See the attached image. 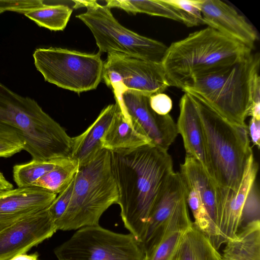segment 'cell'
<instances>
[{
    "mask_svg": "<svg viewBox=\"0 0 260 260\" xmlns=\"http://www.w3.org/2000/svg\"><path fill=\"white\" fill-rule=\"evenodd\" d=\"M54 252L58 260H142L144 254L141 243L131 233L100 225L77 230Z\"/></svg>",
    "mask_w": 260,
    "mask_h": 260,
    "instance_id": "9",
    "label": "cell"
},
{
    "mask_svg": "<svg viewBox=\"0 0 260 260\" xmlns=\"http://www.w3.org/2000/svg\"><path fill=\"white\" fill-rule=\"evenodd\" d=\"M106 6L116 8L133 14L145 13L152 16L170 19L183 23L180 14L164 0H107Z\"/></svg>",
    "mask_w": 260,
    "mask_h": 260,
    "instance_id": "24",
    "label": "cell"
},
{
    "mask_svg": "<svg viewBox=\"0 0 260 260\" xmlns=\"http://www.w3.org/2000/svg\"><path fill=\"white\" fill-rule=\"evenodd\" d=\"M179 110L176 126L178 134L182 138L186 155L197 160L213 179L200 115L194 101L188 93L184 92L181 97Z\"/></svg>",
    "mask_w": 260,
    "mask_h": 260,
    "instance_id": "18",
    "label": "cell"
},
{
    "mask_svg": "<svg viewBox=\"0 0 260 260\" xmlns=\"http://www.w3.org/2000/svg\"><path fill=\"white\" fill-rule=\"evenodd\" d=\"M44 4L42 0H0V14L9 11L24 15Z\"/></svg>",
    "mask_w": 260,
    "mask_h": 260,
    "instance_id": "31",
    "label": "cell"
},
{
    "mask_svg": "<svg viewBox=\"0 0 260 260\" xmlns=\"http://www.w3.org/2000/svg\"><path fill=\"white\" fill-rule=\"evenodd\" d=\"M149 96L126 90L115 96L123 113L150 139L153 145L167 150L177 135L176 123L169 114L160 115L151 108Z\"/></svg>",
    "mask_w": 260,
    "mask_h": 260,
    "instance_id": "12",
    "label": "cell"
},
{
    "mask_svg": "<svg viewBox=\"0 0 260 260\" xmlns=\"http://www.w3.org/2000/svg\"><path fill=\"white\" fill-rule=\"evenodd\" d=\"M9 260H39V255L37 252L30 254L22 253L16 255Z\"/></svg>",
    "mask_w": 260,
    "mask_h": 260,
    "instance_id": "35",
    "label": "cell"
},
{
    "mask_svg": "<svg viewBox=\"0 0 260 260\" xmlns=\"http://www.w3.org/2000/svg\"><path fill=\"white\" fill-rule=\"evenodd\" d=\"M258 165L253 156L250 158L238 188L231 190L219 186L220 216L218 248L229 240L237 237L243 209L255 184Z\"/></svg>",
    "mask_w": 260,
    "mask_h": 260,
    "instance_id": "14",
    "label": "cell"
},
{
    "mask_svg": "<svg viewBox=\"0 0 260 260\" xmlns=\"http://www.w3.org/2000/svg\"><path fill=\"white\" fill-rule=\"evenodd\" d=\"M118 200L110 152L103 149L92 161L79 167L70 204L55 223L57 230H77L99 225L102 214Z\"/></svg>",
    "mask_w": 260,
    "mask_h": 260,
    "instance_id": "5",
    "label": "cell"
},
{
    "mask_svg": "<svg viewBox=\"0 0 260 260\" xmlns=\"http://www.w3.org/2000/svg\"><path fill=\"white\" fill-rule=\"evenodd\" d=\"M74 2V8H86L85 13L77 15L76 17L90 30L100 54L115 52L161 63L168 48L165 44L124 27L113 16L110 8L96 1Z\"/></svg>",
    "mask_w": 260,
    "mask_h": 260,
    "instance_id": "7",
    "label": "cell"
},
{
    "mask_svg": "<svg viewBox=\"0 0 260 260\" xmlns=\"http://www.w3.org/2000/svg\"><path fill=\"white\" fill-rule=\"evenodd\" d=\"M187 204L185 186L180 172H173L161 191L149 217L142 245L144 251L162 227Z\"/></svg>",
    "mask_w": 260,
    "mask_h": 260,
    "instance_id": "17",
    "label": "cell"
},
{
    "mask_svg": "<svg viewBox=\"0 0 260 260\" xmlns=\"http://www.w3.org/2000/svg\"><path fill=\"white\" fill-rule=\"evenodd\" d=\"M180 14L187 27L204 25L201 9V0H164Z\"/></svg>",
    "mask_w": 260,
    "mask_h": 260,
    "instance_id": "28",
    "label": "cell"
},
{
    "mask_svg": "<svg viewBox=\"0 0 260 260\" xmlns=\"http://www.w3.org/2000/svg\"><path fill=\"white\" fill-rule=\"evenodd\" d=\"M12 188V184L6 179L2 173L0 172V193Z\"/></svg>",
    "mask_w": 260,
    "mask_h": 260,
    "instance_id": "36",
    "label": "cell"
},
{
    "mask_svg": "<svg viewBox=\"0 0 260 260\" xmlns=\"http://www.w3.org/2000/svg\"><path fill=\"white\" fill-rule=\"evenodd\" d=\"M180 173L187 205L194 218L193 223L218 250L219 186L197 160L187 155L180 165Z\"/></svg>",
    "mask_w": 260,
    "mask_h": 260,
    "instance_id": "10",
    "label": "cell"
},
{
    "mask_svg": "<svg viewBox=\"0 0 260 260\" xmlns=\"http://www.w3.org/2000/svg\"><path fill=\"white\" fill-rule=\"evenodd\" d=\"M74 178L67 187L56 196L47 208L54 223L60 219L66 211L71 200Z\"/></svg>",
    "mask_w": 260,
    "mask_h": 260,
    "instance_id": "30",
    "label": "cell"
},
{
    "mask_svg": "<svg viewBox=\"0 0 260 260\" xmlns=\"http://www.w3.org/2000/svg\"><path fill=\"white\" fill-rule=\"evenodd\" d=\"M72 11L71 8L64 5H50L45 3L43 6L24 15L40 26L57 31L65 28Z\"/></svg>",
    "mask_w": 260,
    "mask_h": 260,
    "instance_id": "25",
    "label": "cell"
},
{
    "mask_svg": "<svg viewBox=\"0 0 260 260\" xmlns=\"http://www.w3.org/2000/svg\"><path fill=\"white\" fill-rule=\"evenodd\" d=\"M192 224L185 214L174 215L159 231L142 260H174L185 233Z\"/></svg>",
    "mask_w": 260,
    "mask_h": 260,
    "instance_id": "20",
    "label": "cell"
},
{
    "mask_svg": "<svg viewBox=\"0 0 260 260\" xmlns=\"http://www.w3.org/2000/svg\"><path fill=\"white\" fill-rule=\"evenodd\" d=\"M259 69L253 73L250 83V108L248 116L260 120V77Z\"/></svg>",
    "mask_w": 260,
    "mask_h": 260,
    "instance_id": "32",
    "label": "cell"
},
{
    "mask_svg": "<svg viewBox=\"0 0 260 260\" xmlns=\"http://www.w3.org/2000/svg\"><path fill=\"white\" fill-rule=\"evenodd\" d=\"M57 194L38 187H18L0 193V231L48 208Z\"/></svg>",
    "mask_w": 260,
    "mask_h": 260,
    "instance_id": "15",
    "label": "cell"
},
{
    "mask_svg": "<svg viewBox=\"0 0 260 260\" xmlns=\"http://www.w3.org/2000/svg\"><path fill=\"white\" fill-rule=\"evenodd\" d=\"M188 93L200 115L213 179L220 187L235 190L253 156L248 125L232 122L199 96Z\"/></svg>",
    "mask_w": 260,
    "mask_h": 260,
    "instance_id": "4",
    "label": "cell"
},
{
    "mask_svg": "<svg viewBox=\"0 0 260 260\" xmlns=\"http://www.w3.org/2000/svg\"><path fill=\"white\" fill-rule=\"evenodd\" d=\"M175 260H221L208 237L193 224L185 233Z\"/></svg>",
    "mask_w": 260,
    "mask_h": 260,
    "instance_id": "23",
    "label": "cell"
},
{
    "mask_svg": "<svg viewBox=\"0 0 260 260\" xmlns=\"http://www.w3.org/2000/svg\"><path fill=\"white\" fill-rule=\"evenodd\" d=\"M71 157L58 158L48 160H35L14 166L13 176L18 187H30L39 179Z\"/></svg>",
    "mask_w": 260,
    "mask_h": 260,
    "instance_id": "26",
    "label": "cell"
},
{
    "mask_svg": "<svg viewBox=\"0 0 260 260\" xmlns=\"http://www.w3.org/2000/svg\"><path fill=\"white\" fill-rule=\"evenodd\" d=\"M0 128L14 131L32 160L71 157L72 138L34 99L0 82Z\"/></svg>",
    "mask_w": 260,
    "mask_h": 260,
    "instance_id": "3",
    "label": "cell"
},
{
    "mask_svg": "<svg viewBox=\"0 0 260 260\" xmlns=\"http://www.w3.org/2000/svg\"><path fill=\"white\" fill-rule=\"evenodd\" d=\"M56 231L47 209L10 225L0 231V260L25 253Z\"/></svg>",
    "mask_w": 260,
    "mask_h": 260,
    "instance_id": "13",
    "label": "cell"
},
{
    "mask_svg": "<svg viewBox=\"0 0 260 260\" xmlns=\"http://www.w3.org/2000/svg\"><path fill=\"white\" fill-rule=\"evenodd\" d=\"M221 260H260V221L240 228L237 237L226 242Z\"/></svg>",
    "mask_w": 260,
    "mask_h": 260,
    "instance_id": "22",
    "label": "cell"
},
{
    "mask_svg": "<svg viewBox=\"0 0 260 260\" xmlns=\"http://www.w3.org/2000/svg\"><path fill=\"white\" fill-rule=\"evenodd\" d=\"M259 53H252L230 66L192 80L182 90L195 94L222 116L235 124L247 126L250 108V83L259 69Z\"/></svg>",
    "mask_w": 260,
    "mask_h": 260,
    "instance_id": "6",
    "label": "cell"
},
{
    "mask_svg": "<svg viewBox=\"0 0 260 260\" xmlns=\"http://www.w3.org/2000/svg\"><path fill=\"white\" fill-rule=\"evenodd\" d=\"M252 53L247 46L208 26L168 46L161 64L170 86L182 89L192 80Z\"/></svg>",
    "mask_w": 260,
    "mask_h": 260,
    "instance_id": "2",
    "label": "cell"
},
{
    "mask_svg": "<svg viewBox=\"0 0 260 260\" xmlns=\"http://www.w3.org/2000/svg\"><path fill=\"white\" fill-rule=\"evenodd\" d=\"M248 134L254 145L260 146V120L251 117L248 126Z\"/></svg>",
    "mask_w": 260,
    "mask_h": 260,
    "instance_id": "34",
    "label": "cell"
},
{
    "mask_svg": "<svg viewBox=\"0 0 260 260\" xmlns=\"http://www.w3.org/2000/svg\"><path fill=\"white\" fill-rule=\"evenodd\" d=\"M174 260H175V258H174Z\"/></svg>",
    "mask_w": 260,
    "mask_h": 260,
    "instance_id": "37",
    "label": "cell"
},
{
    "mask_svg": "<svg viewBox=\"0 0 260 260\" xmlns=\"http://www.w3.org/2000/svg\"><path fill=\"white\" fill-rule=\"evenodd\" d=\"M110 152L122 220L142 243L152 209L174 172L172 157L151 144Z\"/></svg>",
    "mask_w": 260,
    "mask_h": 260,
    "instance_id": "1",
    "label": "cell"
},
{
    "mask_svg": "<svg viewBox=\"0 0 260 260\" xmlns=\"http://www.w3.org/2000/svg\"><path fill=\"white\" fill-rule=\"evenodd\" d=\"M102 79L112 88L115 96L126 90L150 96L162 93L171 86L161 63L115 52L108 54Z\"/></svg>",
    "mask_w": 260,
    "mask_h": 260,
    "instance_id": "11",
    "label": "cell"
},
{
    "mask_svg": "<svg viewBox=\"0 0 260 260\" xmlns=\"http://www.w3.org/2000/svg\"><path fill=\"white\" fill-rule=\"evenodd\" d=\"M23 149V142L14 131L0 128V157H10Z\"/></svg>",
    "mask_w": 260,
    "mask_h": 260,
    "instance_id": "29",
    "label": "cell"
},
{
    "mask_svg": "<svg viewBox=\"0 0 260 260\" xmlns=\"http://www.w3.org/2000/svg\"><path fill=\"white\" fill-rule=\"evenodd\" d=\"M115 104L116 111L102 139L103 148L109 151H115L152 145L150 139Z\"/></svg>",
    "mask_w": 260,
    "mask_h": 260,
    "instance_id": "21",
    "label": "cell"
},
{
    "mask_svg": "<svg viewBox=\"0 0 260 260\" xmlns=\"http://www.w3.org/2000/svg\"><path fill=\"white\" fill-rule=\"evenodd\" d=\"M101 55L50 47L37 49L33 57L46 81L80 93L95 89L101 81L104 62Z\"/></svg>",
    "mask_w": 260,
    "mask_h": 260,
    "instance_id": "8",
    "label": "cell"
},
{
    "mask_svg": "<svg viewBox=\"0 0 260 260\" xmlns=\"http://www.w3.org/2000/svg\"><path fill=\"white\" fill-rule=\"evenodd\" d=\"M149 104L153 111L160 115L169 114L173 106L171 98L163 92L150 95Z\"/></svg>",
    "mask_w": 260,
    "mask_h": 260,
    "instance_id": "33",
    "label": "cell"
},
{
    "mask_svg": "<svg viewBox=\"0 0 260 260\" xmlns=\"http://www.w3.org/2000/svg\"><path fill=\"white\" fill-rule=\"evenodd\" d=\"M201 9L208 26L253 50L257 32L233 7L220 0H201Z\"/></svg>",
    "mask_w": 260,
    "mask_h": 260,
    "instance_id": "16",
    "label": "cell"
},
{
    "mask_svg": "<svg viewBox=\"0 0 260 260\" xmlns=\"http://www.w3.org/2000/svg\"><path fill=\"white\" fill-rule=\"evenodd\" d=\"M78 168V162L70 158L37 180L32 187L42 188L56 194H59L73 180Z\"/></svg>",
    "mask_w": 260,
    "mask_h": 260,
    "instance_id": "27",
    "label": "cell"
},
{
    "mask_svg": "<svg viewBox=\"0 0 260 260\" xmlns=\"http://www.w3.org/2000/svg\"><path fill=\"white\" fill-rule=\"evenodd\" d=\"M116 104L108 105L95 120L81 134L72 138L71 158L79 167L94 159L104 149L102 139L116 111Z\"/></svg>",
    "mask_w": 260,
    "mask_h": 260,
    "instance_id": "19",
    "label": "cell"
}]
</instances>
